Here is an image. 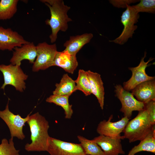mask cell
<instances>
[{
    "instance_id": "6da1fadb",
    "label": "cell",
    "mask_w": 155,
    "mask_h": 155,
    "mask_svg": "<svg viewBox=\"0 0 155 155\" xmlns=\"http://www.w3.org/2000/svg\"><path fill=\"white\" fill-rule=\"evenodd\" d=\"M26 122L30 127L31 142L25 145V150L28 152L46 151L50 137L48 121L37 112L30 115Z\"/></svg>"
},
{
    "instance_id": "7a4b0ae2",
    "label": "cell",
    "mask_w": 155,
    "mask_h": 155,
    "mask_svg": "<svg viewBox=\"0 0 155 155\" xmlns=\"http://www.w3.org/2000/svg\"><path fill=\"white\" fill-rule=\"evenodd\" d=\"M50 9L51 16L50 19L45 21L46 25L51 28V33L49 36L51 43L55 42L57 38V34L60 31L65 32L68 28V23L72 21L67 14L70 9L65 5L62 0H41Z\"/></svg>"
},
{
    "instance_id": "3957f363",
    "label": "cell",
    "mask_w": 155,
    "mask_h": 155,
    "mask_svg": "<svg viewBox=\"0 0 155 155\" xmlns=\"http://www.w3.org/2000/svg\"><path fill=\"white\" fill-rule=\"evenodd\" d=\"M155 129L149 121L147 111L145 109L139 111L137 116L129 121L123 132L124 138L130 143L144 139Z\"/></svg>"
},
{
    "instance_id": "277c9868",
    "label": "cell",
    "mask_w": 155,
    "mask_h": 155,
    "mask_svg": "<svg viewBox=\"0 0 155 155\" xmlns=\"http://www.w3.org/2000/svg\"><path fill=\"white\" fill-rule=\"evenodd\" d=\"M0 71L3 73L4 82L1 88L4 90L5 86L11 85L14 87L17 90L23 92L26 88L25 81L28 76L25 74L20 66L0 65Z\"/></svg>"
},
{
    "instance_id": "5b68a950",
    "label": "cell",
    "mask_w": 155,
    "mask_h": 155,
    "mask_svg": "<svg viewBox=\"0 0 155 155\" xmlns=\"http://www.w3.org/2000/svg\"><path fill=\"white\" fill-rule=\"evenodd\" d=\"M139 18V13L132 6L127 5L121 16V22L124 26L122 32L119 37L109 41L123 45L129 38H132L134 31L137 28V26L134 24L138 22Z\"/></svg>"
},
{
    "instance_id": "8992f818",
    "label": "cell",
    "mask_w": 155,
    "mask_h": 155,
    "mask_svg": "<svg viewBox=\"0 0 155 155\" xmlns=\"http://www.w3.org/2000/svg\"><path fill=\"white\" fill-rule=\"evenodd\" d=\"M37 56L33 63L32 70L37 72L53 66L57 51L55 44H49L46 42L39 43L36 46Z\"/></svg>"
},
{
    "instance_id": "52a82bcc",
    "label": "cell",
    "mask_w": 155,
    "mask_h": 155,
    "mask_svg": "<svg viewBox=\"0 0 155 155\" xmlns=\"http://www.w3.org/2000/svg\"><path fill=\"white\" fill-rule=\"evenodd\" d=\"M9 100L5 109L0 110V117L5 122L8 127L11 138L16 137L19 139L23 140L25 136L23 131V127L28 120L31 113L25 118H22L19 114L15 115L10 111L9 107Z\"/></svg>"
},
{
    "instance_id": "ba28073f",
    "label": "cell",
    "mask_w": 155,
    "mask_h": 155,
    "mask_svg": "<svg viewBox=\"0 0 155 155\" xmlns=\"http://www.w3.org/2000/svg\"><path fill=\"white\" fill-rule=\"evenodd\" d=\"M115 96L120 100L122 105L120 111L124 116L130 118L133 111H140L144 109V104L136 99L131 93L125 90L120 84L115 86Z\"/></svg>"
},
{
    "instance_id": "9c48e42d",
    "label": "cell",
    "mask_w": 155,
    "mask_h": 155,
    "mask_svg": "<svg viewBox=\"0 0 155 155\" xmlns=\"http://www.w3.org/2000/svg\"><path fill=\"white\" fill-rule=\"evenodd\" d=\"M51 155H84L80 144L63 141L50 137L47 151Z\"/></svg>"
},
{
    "instance_id": "30bf717a",
    "label": "cell",
    "mask_w": 155,
    "mask_h": 155,
    "mask_svg": "<svg viewBox=\"0 0 155 155\" xmlns=\"http://www.w3.org/2000/svg\"><path fill=\"white\" fill-rule=\"evenodd\" d=\"M146 53L144 52V56L141 59L139 65L135 67H130L128 69L132 73V75L127 81L123 83V88L129 92L140 84L146 81L155 79V77L150 76L146 73V69L148 63L154 59L150 57L147 62L144 61L146 57Z\"/></svg>"
},
{
    "instance_id": "8fae6325",
    "label": "cell",
    "mask_w": 155,
    "mask_h": 155,
    "mask_svg": "<svg viewBox=\"0 0 155 155\" xmlns=\"http://www.w3.org/2000/svg\"><path fill=\"white\" fill-rule=\"evenodd\" d=\"M113 115H111L108 120H104L100 122L96 128V131L99 135L116 137L121 136L130 119L124 117L121 119L115 122H112Z\"/></svg>"
},
{
    "instance_id": "7c38bea8",
    "label": "cell",
    "mask_w": 155,
    "mask_h": 155,
    "mask_svg": "<svg viewBox=\"0 0 155 155\" xmlns=\"http://www.w3.org/2000/svg\"><path fill=\"white\" fill-rule=\"evenodd\" d=\"M29 42L17 32L0 26V50L12 51L15 47Z\"/></svg>"
},
{
    "instance_id": "4fadbf2b",
    "label": "cell",
    "mask_w": 155,
    "mask_h": 155,
    "mask_svg": "<svg viewBox=\"0 0 155 155\" xmlns=\"http://www.w3.org/2000/svg\"><path fill=\"white\" fill-rule=\"evenodd\" d=\"M124 139L123 136L111 137L100 135L92 140L100 147L105 155H119L125 154L121 143V140Z\"/></svg>"
},
{
    "instance_id": "5bb4252c",
    "label": "cell",
    "mask_w": 155,
    "mask_h": 155,
    "mask_svg": "<svg viewBox=\"0 0 155 155\" xmlns=\"http://www.w3.org/2000/svg\"><path fill=\"white\" fill-rule=\"evenodd\" d=\"M14 49L13 56L10 60L11 64L20 66L21 61L25 59L28 60L30 63H34L37 56L36 46L34 42H29Z\"/></svg>"
},
{
    "instance_id": "9a60e30c",
    "label": "cell",
    "mask_w": 155,
    "mask_h": 155,
    "mask_svg": "<svg viewBox=\"0 0 155 155\" xmlns=\"http://www.w3.org/2000/svg\"><path fill=\"white\" fill-rule=\"evenodd\" d=\"M137 100L144 104L155 100V79L144 82L131 90Z\"/></svg>"
},
{
    "instance_id": "2e32d148",
    "label": "cell",
    "mask_w": 155,
    "mask_h": 155,
    "mask_svg": "<svg viewBox=\"0 0 155 155\" xmlns=\"http://www.w3.org/2000/svg\"><path fill=\"white\" fill-rule=\"evenodd\" d=\"M78 65L76 55L71 54L65 50L62 51H57L53 66L60 67L67 72L72 74Z\"/></svg>"
},
{
    "instance_id": "e0dca14e",
    "label": "cell",
    "mask_w": 155,
    "mask_h": 155,
    "mask_svg": "<svg viewBox=\"0 0 155 155\" xmlns=\"http://www.w3.org/2000/svg\"><path fill=\"white\" fill-rule=\"evenodd\" d=\"M90 83L92 94L98 99L100 106L102 110L104 108V91L103 83L101 75L96 72L90 70L86 71Z\"/></svg>"
},
{
    "instance_id": "ac0fdd59",
    "label": "cell",
    "mask_w": 155,
    "mask_h": 155,
    "mask_svg": "<svg viewBox=\"0 0 155 155\" xmlns=\"http://www.w3.org/2000/svg\"><path fill=\"white\" fill-rule=\"evenodd\" d=\"M91 33H86L81 35L70 36L69 40L64 44L65 50L76 55L77 53L86 44L89 43L93 37Z\"/></svg>"
},
{
    "instance_id": "d6986e66",
    "label": "cell",
    "mask_w": 155,
    "mask_h": 155,
    "mask_svg": "<svg viewBox=\"0 0 155 155\" xmlns=\"http://www.w3.org/2000/svg\"><path fill=\"white\" fill-rule=\"evenodd\" d=\"M56 88L53 95H67L69 96L76 91V84L74 80L67 73L64 74L59 83L55 84Z\"/></svg>"
},
{
    "instance_id": "ffe728a7",
    "label": "cell",
    "mask_w": 155,
    "mask_h": 155,
    "mask_svg": "<svg viewBox=\"0 0 155 155\" xmlns=\"http://www.w3.org/2000/svg\"><path fill=\"white\" fill-rule=\"evenodd\" d=\"M155 130L154 129L137 145L134 146L127 155H135L141 151L155 153Z\"/></svg>"
},
{
    "instance_id": "44dd1931",
    "label": "cell",
    "mask_w": 155,
    "mask_h": 155,
    "mask_svg": "<svg viewBox=\"0 0 155 155\" xmlns=\"http://www.w3.org/2000/svg\"><path fill=\"white\" fill-rule=\"evenodd\" d=\"M69 96L67 95H53L47 98L46 101L61 106L64 111L65 118L69 119L71 117L73 111L72 105L69 103Z\"/></svg>"
},
{
    "instance_id": "7402d4cb",
    "label": "cell",
    "mask_w": 155,
    "mask_h": 155,
    "mask_svg": "<svg viewBox=\"0 0 155 155\" xmlns=\"http://www.w3.org/2000/svg\"><path fill=\"white\" fill-rule=\"evenodd\" d=\"M18 0H1L0 20H6L12 18L17 11Z\"/></svg>"
},
{
    "instance_id": "603a6c76",
    "label": "cell",
    "mask_w": 155,
    "mask_h": 155,
    "mask_svg": "<svg viewBox=\"0 0 155 155\" xmlns=\"http://www.w3.org/2000/svg\"><path fill=\"white\" fill-rule=\"evenodd\" d=\"M77 138L85 154L89 155H105L100 147L92 140H88L80 135H78Z\"/></svg>"
},
{
    "instance_id": "cb8c5ba5",
    "label": "cell",
    "mask_w": 155,
    "mask_h": 155,
    "mask_svg": "<svg viewBox=\"0 0 155 155\" xmlns=\"http://www.w3.org/2000/svg\"><path fill=\"white\" fill-rule=\"evenodd\" d=\"M78 73V77L74 80L76 90L81 91L86 96L90 95L92 94L91 85L86 71L80 69Z\"/></svg>"
},
{
    "instance_id": "d4e9b609",
    "label": "cell",
    "mask_w": 155,
    "mask_h": 155,
    "mask_svg": "<svg viewBox=\"0 0 155 155\" xmlns=\"http://www.w3.org/2000/svg\"><path fill=\"white\" fill-rule=\"evenodd\" d=\"M19 150L15 147L13 138H11L8 141L5 138L3 139L0 144V155H20Z\"/></svg>"
},
{
    "instance_id": "484cf974",
    "label": "cell",
    "mask_w": 155,
    "mask_h": 155,
    "mask_svg": "<svg viewBox=\"0 0 155 155\" xmlns=\"http://www.w3.org/2000/svg\"><path fill=\"white\" fill-rule=\"evenodd\" d=\"M140 3L132 6L138 13L145 12L154 13H155V0H141Z\"/></svg>"
},
{
    "instance_id": "4316f807",
    "label": "cell",
    "mask_w": 155,
    "mask_h": 155,
    "mask_svg": "<svg viewBox=\"0 0 155 155\" xmlns=\"http://www.w3.org/2000/svg\"><path fill=\"white\" fill-rule=\"evenodd\" d=\"M144 109L148 113L150 122L152 125L155 124V100H152L144 104Z\"/></svg>"
},
{
    "instance_id": "83f0119b",
    "label": "cell",
    "mask_w": 155,
    "mask_h": 155,
    "mask_svg": "<svg viewBox=\"0 0 155 155\" xmlns=\"http://www.w3.org/2000/svg\"><path fill=\"white\" fill-rule=\"evenodd\" d=\"M140 0H109L110 3L114 7L118 8H125L127 7V5L132 3H134L140 1Z\"/></svg>"
},
{
    "instance_id": "f1b7e54d",
    "label": "cell",
    "mask_w": 155,
    "mask_h": 155,
    "mask_svg": "<svg viewBox=\"0 0 155 155\" xmlns=\"http://www.w3.org/2000/svg\"><path fill=\"white\" fill-rule=\"evenodd\" d=\"M84 155H88V154H85Z\"/></svg>"
}]
</instances>
